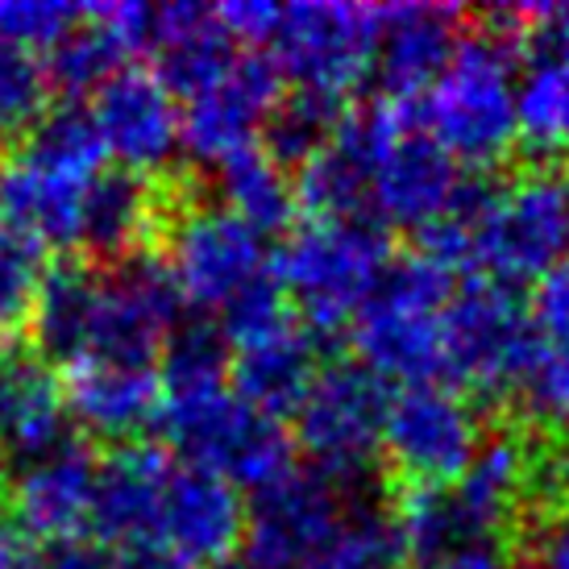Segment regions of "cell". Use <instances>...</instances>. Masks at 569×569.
Returning <instances> with one entry per match:
<instances>
[{
    "mask_svg": "<svg viewBox=\"0 0 569 569\" xmlns=\"http://www.w3.org/2000/svg\"><path fill=\"white\" fill-rule=\"evenodd\" d=\"M516 138L528 159L569 154V59H523L516 80Z\"/></svg>",
    "mask_w": 569,
    "mask_h": 569,
    "instance_id": "27",
    "label": "cell"
},
{
    "mask_svg": "<svg viewBox=\"0 0 569 569\" xmlns=\"http://www.w3.org/2000/svg\"><path fill=\"white\" fill-rule=\"evenodd\" d=\"M47 59L38 50H26L0 38V133H30L50 104Z\"/></svg>",
    "mask_w": 569,
    "mask_h": 569,
    "instance_id": "32",
    "label": "cell"
},
{
    "mask_svg": "<svg viewBox=\"0 0 569 569\" xmlns=\"http://www.w3.org/2000/svg\"><path fill=\"white\" fill-rule=\"evenodd\" d=\"M17 154L38 162V167H50V171L76 174V179H96V174L109 167V150L100 142V129H96L92 112L80 109V104L50 109L21 138Z\"/></svg>",
    "mask_w": 569,
    "mask_h": 569,
    "instance_id": "29",
    "label": "cell"
},
{
    "mask_svg": "<svg viewBox=\"0 0 569 569\" xmlns=\"http://www.w3.org/2000/svg\"><path fill=\"white\" fill-rule=\"evenodd\" d=\"M42 59H47V76L54 92L83 96V92H96L104 80H112L121 67H129V50L121 47V38L96 17L92 4H83L80 21H76Z\"/></svg>",
    "mask_w": 569,
    "mask_h": 569,
    "instance_id": "28",
    "label": "cell"
},
{
    "mask_svg": "<svg viewBox=\"0 0 569 569\" xmlns=\"http://www.w3.org/2000/svg\"><path fill=\"white\" fill-rule=\"evenodd\" d=\"M341 121H346V104L325 100V96H312V92H291L279 100V109L270 112L267 142L262 146H267L283 167L287 162L303 167V162L312 159L320 146L341 129Z\"/></svg>",
    "mask_w": 569,
    "mask_h": 569,
    "instance_id": "31",
    "label": "cell"
},
{
    "mask_svg": "<svg viewBox=\"0 0 569 569\" xmlns=\"http://www.w3.org/2000/svg\"><path fill=\"white\" fill-rule=\"evenodd\" d=\"M112 549L96 540H67V545H47L38 569H112Z\"/></svg>",
    "mask_w": 569,
    "mask_h": 569,
    "instance_id": "38",
    "label": "cell"
},
{
    "mask_svg": "<svg viewBox=\"0 0 569 569\" xmlns=\"http://www.w3.org/2000/svg\"><path fill=\"white\" fill-rule=\"evenodd\" d=\"M159 428L174 458L238 490H262L296 466V441L283 432V420L250 408L233 387L196 403H167L159 408Z\"/></svg>",
    "mask_w": 569,
    "mask_h": 569,
    "instance_id": "9",
    "label": "cell"
},
{
    "mask_svg": "<svg viewBox=\"0 0 569 569\" xmlns=\"http://www.w3.org/2000/svg\"><path fill=\"white\" fill-rule=\"evenodd\" d=\"M63 391L71 420L104 441L133 445L138 432L159 425V366L76 362L63 370Z\"/></svg>",
    "mask_w": 569,
    "mask_h": 569,
    "instance_id": "22",
    "label": "cell"
},
{
    "mask_svg": "<svg viewBox=\"0 0 569 569\" xmlns=\"http://www.w3.org/2000/svg\"><path fill=\"white\" fill-rule=\"evenodd\" d=\"M296 204L303 221H375L370 217V159L341 129L312 159L296 167Z\"/></svg>",
    "mask_w": 569,
    "mask_h": 569,
    "instance_id": "25",
    "label": "cell"
},
{
    "mask_svg": "<svg viewBox=\"0 0 569 569\" xmlns=\"http://www.w3.org/2000/svg\"><path fill=\"white\" fill-rule=\"evenodd\" d=\"M83 4H54V0H0V38L26 50L47 54L76 21Z\"/></svg>",
    "mask_w": 569,
    "mask_h": 569,
    "instance_id": "35",
    "label": "cell"
},
{
    "mask_svg": "<svg viewBox=\"0 0 569 569\" xmlns=\"http://www.w3.org/2000/svg\"><path fill=\"white\" fill-rule=\"evenodd\" d=\"M183 300L154 253L96 267V291L76 362L159 366L179 329ZM71 362V366H76Z\"/></svg>",
    "mask_w": 569,
    "mask_h": 569,
    "instance_id": "10",
    "label": "cell"
},
{
    "mask_svg": "<svg viewBox=\"0 0 569 569\" xmlns=\"http://www.w3.org/2000/svg\"><path fill=\"white\" fill-rule=\"evenodd\" d=\"M516 30L487 13V26L461 33L445 76L420 100L425 129L458 167L487 171L520 146L516 138Z\"/></svg>",
    "mask_w": 569,
    "mask_h": 569,
    "instance_id": "1",
    "label": "cell"
},
{
    "mask_svg": "<svg viewBox=\"0 0 569 569\" xmlns=\"http://www.w3.org/2000/svg\"><path fill=\"white\" fill-rule=\"evenodd\" d=\"M346 129L370 159V217L387 229L425 233L445 221L466 191V174L425 129L420 100L379 96L346 112Z\"/></svg>",
    "mask_w": 569,
    "mask_h": 569,
    "instance_id": "2",
    "label": "cell"
},
{
    "mask_svg": "<svg viewBox=\"0 0 569 569\" xmlns=\"http://www.w3.org/2000/svg\"><path fill=\"white\" fill-rule=\"evenodd\" d=\"M387 382L358 362L320 366L303 403L296 408V445L312 470L341 487L362 482V475L382 458L387 425Z\"/></svg>",
    "mask_w": 569,
    "mask_h": 569,
    "instance_id": "11",
    "label": "cell"
},
{
    "mask_svg": "<svg viewBox=\"0 0 569 569\" xmlns=\"http://www.w3.org/2000/svg\"><path fill=\"white\" fill-rule=\"evenodd\" d=\"M88 112L109 159L133 174L150 179L183 150V109L154 67H121L92 92Z\"/></svg>",
    "mask_w": 569,
    "mask_h": 569,
    "instance_id": "16",
    "label": "cell"
},
{
    "mask_svg": "<svg viewBox=\"0 0 569 569\" xmlns=\"http://www.w3.org/2000/svg\"><path fill=\"white\" fill-rule=\"evenodd\" d=\"M283 100V71L267 50H238L204 92L183 100V150L188 159L221 167L246 146H258L270 112Z\"/></svg>",
    "mask_w": 569,
    "mask_h": 569,
    "instance_id": "15",
    "label": "cell"
},
{
    "mask_svg": "<svg viewBox=\"0 0 569 569\" xmlns=\"http://www.w3.org/2000/svg\"><path fill=\"white\" fill-rule=\"evenodd\" d=\"M63 375L33 346H0V458L26 466L71 441Z\"/></svg>",
    "mask_w": 569,
    "mask_h": 569,
    "instance_id": "19",
    "label": "cell"
},
{
    "mask_svg": "<svg viewBox=\"0 0 569 569\" xmlns=\"http://www.w3.org/2000/svg\"><path fill=\"white\" fill-rule=\"evenodd\" d=\"M458 291V274L425 250L396 258L375 296L349 320V346L375 379L399 387L445 382L441 317ZM449 387V382H445Z\"/></svg>",
    "mask_w": 569,
    "mask_h": 569,
    "instance_id": "3",
    "label": "cell"
},
{
    "mask_svg": "<svg viewBox=\"0 0 569 569\" xmlns=\"http://www.w3.org/2000/svg\"><path fill=\"white\" fill-rule=\"evenodd\" d=\"M482 441L487 432L478 425L475 403L445 382L399 387L387 403L382 461L399 487H453L478 458Z\"/></svg>",
    "mask_w": 569,
    "mask_h": 569,
    "instance_id": "14",
    "label": "cell"
},
{
    "mask_svg": "<svg viewBox=\"0 0 569 569\" xmlns=\"http://www.w3.org/2000/svg\"><path fill=\"white\" fill-rule=\"evenodd\" d=\"M42 540H33L9 511H0V569H38L42 561Z\"/></svg>",
    "mask_w": 569,
    "mask_h": 569,
    "instance_id": "39",
    "label": "cell"
},
{
    "mask_svg": "<svg viewBox=\"0 0 569 569\" xmlns=\"http://www.w3.org/2000/svg\"><path fill=\"white\" fill-rule=\"evenodd\" d=\"M445 332V382L453 391L487 399H516L528 366L545 349L528 303L516 287L466 279L441 317Z\"/></svg>",
    "mask_w": 569,
    "mask_h": 569,
    "instance_id": "7",
    "label": "cell"
},
{
    "mask_svg": "<svg viewBox=\"0 0 569 569\" xmlns=\"http://www.w3.org/2000/svg\"><path fill=\"white\" fill-rule=\"evenodd\" d=\"M208 569H250V566H246V561H233V557H229V561H221V566H208Z\"/></svg>",
    "mask_w": 569,
    "mask_h": 569,
    "instance_id": "43",
    "label": "cell"
},
{
    "mask_svg": "<svg viewBox=\"0 0 569 569\" xmlns=\"http://www.w3.org/2000/svg\"><path fill=\"white\" fill-rule=\"evenodd\" d=\"M403 561L408 557L391 523V507H353L337 545L308 569H399Z\"/></svg>",
    "mask_w": 569,
    "mask_h": 569,
    "instance_id": "33",
    "label": "cell"
},
{
    "mask_svg": "<svg viewBox=\"0 0 569 569\" xmlns=\"http://www.w3.org/2000/svg\"><path fill=\"white\" fill-rule=\"evenodd\" d=\"M382 9L303 0L287 4L274 33V63L296 92H312L346 104V96L379 63Z\"/></svg>",
    "mask_w": 569,
    "mask_h": 569,
    "instance_id": "12",
    "label": "cell"
},
{
    "mask_svg": "<svg viewBox=\"0 0 569 569\" xmlns=\"http://www.w3.org/2000/svg\"><path fill=\"white\" fill-rule=\"evenodd\" d=\"M528 312H532L540 341L569 358V262H561L545 279H537Z\"/></svg>",
    "mask_w": 569,
    "mask_h": 569,
    "instance_id": "36",
    "label": "cell"
},
{
    "mask_svg": "<svg viewBox=\"0 0 569 569\" xmlns=\"http://www.w3.org/2000/svg\"><path fill=\"white\" fill-rule=\"evenodd\" d=\"M246 511L250 507L241 503L233 482L179 458L167 482L154 549L183 557L188 566H221L246 540Z\"/></svg>",
    "mask_w": 569,
    "mask_h": 569,
    "instance_id": "18",
    "label": "cell"
},
{
    "mask_svg": "<svg viewBox=\"0 0 569 569\" xmlns=\"http://www.w3.org/2000/svg\"><path fill=\"white\" fill-rule=\"evenodd\" d=\"M537 566L569 569V511L545 520V532H540V545H537Z\"/></svg>",
    "mask_w": 569,
    "mask_h": 569,
    "instance_id": "40",
    "label": "cell"
},
{
    "mask_svg": "<svg viewBox=\"0 0 569 569\" xmlns=\"http://www.w3.org/2000/svg\"><path fill=\"white\" fill-rule=\"evenodd\" d=\"M221 332L229 341L233 391L274 420L296 416L312 379L320 375L317 332L291 312L279 279L270 274L250 296H241L221 317Z\"/></svg>",
    "mask_w": 569,
    "mask_h": 569,
    "instance_id": "6",
    "label": "cell"
},
{
    "mask_svg": "<svg viewBox=\"0 0 569 569\" xmlns=\"http://www.w3.org/2000/svg\"><path fill=\"white\" fill-rule=\"evenodd\" d=\"M217 188H221V208L250 224L253 233H279L300 212L296 179L262 142L224 159L217 167Z\"/></svg>",
    "mask_w": 569,
    "mask_h": 569,
    "instance_id": "26",
    "label": "cell"
},
{
    "mask_svg": "<svg viewBox=\"0 0 569 569\" xmlns=\"http://www.w3.org/2000/svg\"><path fill=\"white\" fill-rule=\"evenodd\" d=\"M569 262L566 174L528 171L507 188H490L475 221L470 274L490 283H537Z\"/></svg>",
    "mask_w": 569,
    "mask_h": 569,
    "instance_id": "8",
    "label": "cell"
},
{
    "mask_svg": "<svg viewBox=\"0 0 569 569\" xmlns=\"http://www.w3.org/2000/svg\"><path fill=\"white\" fill-rule=\"evenodd\" d=\"M167 188L150 183L146 174L104 167L83 196L80 250L100 258L104 267L150 253V241L159 238L167 221Z\"/></svg>",
    "mask_w": 569,
    "mask_h": 569,
    "instance_id": "23",
    "label": "cell"
},
{
    "mask_svg": "<svg viewBox=\"0 0 569 569\" xmlns=\"http://www.w3.org/2000/svg\"><path fill=\"white\" fill-rule=\"evenodd\" d=\"M174 453L162 445H121L100 461L92 532L112 549H154Z\"/></svg>",
    "mask_w": 569,
    "mask_h": 569,
    "instance_id": "20",
    "label": "cell"
},
{
    "mask_svg": "<svg viewBox=\"0 0 569 569\" xmlns=\"http://www.w3.org/2000/svg\"><path fill=\"white\" fill-rule=\"evenodd\" d=\"M341 482L312 466H291L270 487L253 490L246 511V566L250 569H308L346 532L353 503Z\"/></svg>",
    "mask_w": 569,
    "mask_h": 569,
    "instance_id": "13",
    "label": "cell"
},
{
    "mask_svg": "<svg viewBox=\"0 0 569 569\" xmlns=\"http://www.w3.org/2000/svg\"><path fill=\"white\" fill-rule=\"evenodd\" d=\"M92 179L50 171L13 154L0 174V217L9 229L33 238L42 250H80L83 196Z\"/></svg>",
    "mask_w": 569,
    "mask_h": 569,
    "instance_id": "24",
    "label": "cell"
},
{
    "mask_svg": "<svg viewBox=\"0 0 569 569\" xmlns=\"http://www.w3.org/2000/svg\"><path fill=\"white\" fill-rule=\"evenodd\" d=\"M96 482L100 458L71 437L47 458L17 466L4 482V511L42 545L88 540L96 516Z\"/></svg>",
    "mask_w": 569,
    "mask_h": 569,
    "instance_id": "17",
    "label": "cell"
},
{
    "mask_svg": "<svg viewBox=\"0 0 569 569\" xmlns=\"http://www.w3.org/2000/svg\"><path fill=\"white\" fill-rule=\"evenodd\" d=\"M432 569H532L520 553H507L499 545H482V549H466V553L449 557Z\"/></svg>",
    "mask_w": 569,
    "mask_h": 569,
    "instance_id": "41",
    "label": "cell"
},
{
    "mask_svg": "<svg viewBox=\"0 0 569 569\" xmlns=\"http://www.w3.org/2000/svg\"><path fill=\"white\" fill-rule=\"evenodd\" d=\"M47 270V250L38 241L0 224V346H17V332L30 329Z\"/></svg>",
    "mask_w": 569,
    "mask_h": 569,
    "instance_id": "30",
    "label": "cell"
},
{
    "mask_svg": "<svg viewBox=\"0 0 569 569\" xmlns=\"http://www.w3.org/2000/svg\"><path fill=\"white\" fill-rule=\"evenodd\" d=\"M0 174H4V167H0Z\"/></svg>",
    "mask_w": 569,
    "mask_h": 569,
    "instance_id": "45",
    "label": "cell"
},
{
    "mask_svg": "<svg viewBox=\"0 0 569 569\" xmlns=\"http://www.w3.org/2000/svg\"><path fill=\"white\" fill-rule=\"evenodd\" d=\"M566 183H569V154H566Z\"/></svg>",
    "mask_w": 569,
    "mask_h": 569,
    "instance_id": "44",
    "label": "cell"
},
{
    "mask_svg": "<svg viewBox=\"0 0 569 569\" xmlns=\"http://www.w3.org/2000/svg\"><path fill=\"white\" fill-rule=\"evenodd\" d=\"M112 569H196L167 549H112Z\"/></svg>",
    "mask_w": 569,
    "mask_h": 569,
    "instance_id": "42",
    "label": "cell"
},
{
    "mask_svg": "<svg viewBox=\"0 0 569 569\" xmlns=\"http://www.w3.org/2000/svg\"><path fill=\"white\" fill-rule=\"evenodd\" d=\"M217 21H221V30L229 33L233 47L267 50L279 33L283 9L267 4V0H229V4H217Z\"/></svg>",
    "mask_w": 569,
    "mask_h": 569,
    "instance_id": "37",
    "label": "cell"
},
{
    "mask_svg": "<svg viewBox=\"0 0 569 569\" xmlns=\"http://www.w3.org/2000/svg\"><path fill=\"white\" fill-rule=\"evenodd\" d=\"M162 267L179 300L212 317H224L241 296L274 274L262 233H253L229 208L200 204L188 191H174L167 204Z\"/></svg>",
    "mask_w": 569,
    "mask_h": 569,
    "instance_id": "5",
    "label": "cell"
},
{
    "mask_svg": "<svg viewBox=\"0 0 569 569\" xmlns=\"http://www.w3.org/2000/svg\"><path fill=\"white\" fill-rule=\"evenodd\" d=\"M391 262V238L379 221H303L287 233L270 267L291 312L325 337L349 329Z\"/></svg>",
    "mask_w": 569,
    "mask_h": 569,
    "instance_id": "4",
    "label": "cell"
},
{
    "mask_svg": "<svg viewBox=\"0 0 569 569\" xmlns=\"http://www.w3.org/2000/svg\"><path fill=\"white\" fill-rule=\"evenodd\" d=\"M511 403H520L523 416L540 428H566L569 425V358L557 349H540L537 362L528 366L520 391Z\"/></svg>",
    "mask_w": 569,
    "mask_h": 569,
    "instance_id": "34",
    "label": "cell"
},
{
    "mask_svg": "<svg viewBox=\"0 0 569 569\" xmlns=\"http://www.w3.org/2000/svg\"><path fill=\"white\" fill-rule=\"evenodd\" d=\"M461 21L466 13L458 4H382L379 63H375L382 96L425 100L466 33Z\"/></svg>",
    "mask_w": 569,
    "mask_h": 569,
    "instance_id": "21",
    "label": "cell"
}]
</instances>
